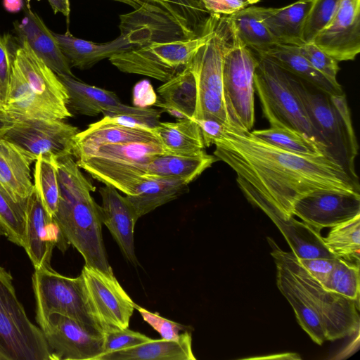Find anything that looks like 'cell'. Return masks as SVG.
<instances>
[{"label": "cell", "mask_w": 360, "mask_h": 360, "mask_svg": "<svg viewBox=\"0 0 360 360\" xmlns=\"http://www.w3.org/2000/svg\"><path fill=\"white\" fill-rule=\"evenodd\" d=\"M32 285L36 298V319L40 328L52 313L69 316L103 333L89 308L82 276L70 278L51 266L35 269Z\"/></svg>", "instance_id": "8fae6325"}, {"label": "cell", "mask_w": 360, "mask_h": 360, "mask_svg": "<svg viewBox=\"0 0 360 360\" xmlns=\"http://www.w3.org/2000/svg\"><path fill=\"white\" fill-rule=\"evenodd\" d=\"M1 236H6V233L5 231V229L2 225V223L0 221V237Z\"/></svg>", "instance_id": "680465c9"}, {"label": "cell", "mask_w": 360, "mask_h": 360, "mask_svg": "<svg viewBox=\"0 0 360 360\" xmlns=\"http://www.w3.org/2000/svg\"><path fill=\"white\" fill-rule=\"evenodd\" d=\"M335 259V257H314L297 258V260L311 277L316 280L321 285H323L327 281L333 270Z\"/></svg>", "instance_id": "7dc6e473"}, {"label": "cell", "mask_w": 360, "mask_h": 360, "mask_svg": "<svg viewBox=\"0 0 360 360\" xmlns=\"http://www.w3.org/2000/svg\"><path fill=\"white\" fill-rule=\"evenodd\" d=\"M227 18L240 40L255 53H265L278 44L260 20L257 6H248Z\"/></svg>", "instance_id": "836d02e7"}, {"label": "cell", "mask_w": 360, "mask_h": 360, "mask_svg": "<svg viewBox=\"0 0 360 360\" xmlns=\"http://www.w3.org/2000/svg\"><path fill=\"white\" fill-rule=\"evenodd\" d=\"M121 1H124V0H121ZM125 1L127 3L130 4L132 6H134V8L139 6L142 2L141 0H125Z\"/></svg>", "instance_id": "6f0895ef"}, {"label": "cell", "mask_w": 360, "mask_h": 360, "mask_svg": "<svg viewBox=\"0 0 360 360\" xmlns=\"http://www.w3.org/2000/svg\"><path fill=\"white\" fill-rule=\"evenodd\" d=\"M312 42L338 62L354 60L360 51V0H342Z\"/></svg>", "instance_id": "ac0fdd59"}, {"label": "cell", "mask_w": 360, "mask_h": 360, "mask_svg": "<svg viewBox=\"0 0 360 360\" xmlns=\"http://www.w3.org/2000/svg\"><path fill=\"white\" fill-rule=\"evenodd\" d=\"M191 333L184 331L178 340H154L129 349L101 355L97 360H195Z\"/></svg>", "instance_id": "f1b7e54d"}, {"label": "cell", "mask_w": 360, "mask_h": 360, "mask_svg": "<svg viewBox=\"0 0 360 360\" xmlns=\"http://www.w3.org/2000/svg\"><path fill=\"white\" fill-rule=\"evenodd\" d=\"M135 309L138 310L143 319L156 330L162 339L167 340H178L181 333V331H186L187 327L165 319L157 313H153L147 309L135 305Z\"/></svg>", "instance_id": "bcb514c9"}, {"label": "cell", "mask_w": 360, "mask_h": 360, "mask_svg": "<svg viewBox=\"0 0 360 360\" xmlns=\"http://www.w3.org/2000/svg\"><path fill=\"white\" fill-rule=\"evenodd\" d=\"M342 0H313L302 34L303 43L312 42L335 15Z\"/></svg>", "instance_id": "b9f144b4"}, {"label": "cell", "mask_w": 360, "mask_h": 360, "mask_svg": "<svg viewBox=\"0 0 360 360\" xmlns=\"http://www.w3.org/2000/svg\"><path fill=\"white\" fill-rule=\"evenodd\" d=\"M13 25L18 39H25L34 53L57 75L75 77L53 32L31 9L29 4L25 7V16L21 22H15Z\"/></svg>", "instance_id": "7402d4cb"}, {"label": "cell", "mask_w": 360, "mask_h": 360, "mask_svg": "<svg viewBox=\"0 0 360 360\" xmlns=\"http://www.w3.org/2000/svg\"><path fill=\"white\" fill-rule=\"evenodd\" d=\"M80 275L91 314L103 333L128 328L136 303L114 274L84 265Z\"/></svg>", "instance_id": "7c38bea8"}, {"label": "cell", "mask_w": 360, "mask_h": 360, "mask_svg": "<svg viewBox=\"0 0 360 360\" xmlns=\"http://www.w3.org/2000/svg\"><path fill=\"white\" fill-rule=\"evenodd\" d=\"M153 132L167 153L193 154L205 148L200 129L193 119L160 122Z\"/></svg>", "instance_id": "d6a6232c"}, {"label": "cell", "mask_w": 360, "mask_h": 360, "mask_svg": "<svg viewBox=\"0 0 360 360\" xmlns=\"http://www.w3.org/2000/svg\"><path fill=\"white\" fill-rule=\"evenodd\" d=\"M250 133L260 140L288 153L302 156L323 155L316 142L307 136L289 128L270 127L250 131Z\"/></svg>", "instance_id": "8d00e7d4"}, {"label": "cell", "mask_w": 360, "mask_h": 360, "mask_svg": "<svg viewBox=\"0 0 360 360\" xmlns=\"http://www.w3.org/2000/svg\"><path fill=\"white\" fill-rule=\"evenodd\" d=\"M161 101L154 105L176 119H193L198 102L197 84L194 74L187 67L158 89Z\"/></svg>", "instance_id": "83f0119b"}, {"label": "cell", "mask_w": 360, "mask_h": 360, "mask_svg": "<svg viewBox=\"0 0 360 360\" xmlns=\"http://www.w3.org/2000/svg\"><path fill=\"white\" fill-rule=\"evenodd\" d=\"M1 93H0V109H1Z\"/></svg>", "instance_id": "91938a15"}, {"label": "cell", "mask_w": 360, "mask_h": 360, "mask_svg": "<svg viewBox=\"0 0 360 360\" xmlns=\"http://www.w3.org/2000/svg\"><path fill=\"white\" fill-rule=\"evenodd\" d=\"M217 160L204 150L193 154L164 153L148 162L146 176L180 179L191 183Z\"/></svg>", "instance_id": "4dcf8cb0"}, {"label": "cell", "mask_w": 360, "mask_h": 360, "mask_svg": "<svg viewBox=\"0 0 360 360\" xmlns=\"http://www.w3.org/2000/svg\"><path fill=\"white\" fill-rule=\"evenodd\" d=\"M323 240L336 257L359 264L360 214L331 227Z\"/></svg>", "instance_id": "d590c367"}, {"label": "cell", "mask_w": 360, "mask_h": 360, "mask_svg": "<svg viewBox=\"0 0 360 360\" xmlns=\"http://www.w3.org/2000/svg\"><path fill=\"white\" fill-rule=\"evenodd\" d=\"M360 214L359 192L321 189L295 201L292 215L314 231L333 227Z\"/></svg>", "instance_id": "9a60e30c"}, {"label": "cell", "mask_w": 360, "mask_h": 360, "mask_svg": "<svg viewBox=\"0 0 360 360\" xmlns=\"http://www.w3.org/2000/svg\"><path fill=\"white\" fill-rule=\"evenodd\" d=\"M263 55L314 88L330 95L345 94L340 84H335L295 51L292 46L277 44Z\"/></svg>", "instance_id": "1f68e13d"}, {"label": "cell", "mask_w": 360, "mask_h": 360, "mask_svg": "<svg viewBox=\"0 0 360 360\" xmlns=\"http://www.w3.org/2000/svg\"><path fill=\"white\" fill-rule=\"evenodd\" d=\"M0 360H53L41 329L27 317L11 276L1 266Z\"/></svg>", "instance_id": "30bf717a"}, {"label": "cell", "mask_w": 360, "mask_h": 360, "mask_svg": "<svg viewBox=\"0 0 360 360\" xmlns=\"http://www.w3.org/2000/svg\"><path fill=\"white\" fill-rule=\"evenodd\" d=\"M271 255L297 288L307 304L317 314L326 340L354 335L359 329V302L325 289L299 263L291 252L282 250L271 238Z\"/></svg>", "instance_id": "277c9868"}, {"label": "cell", "mask_w": 360, "mask_h": 360, "mask_svg": "<svg viewBox=\"0 0 360 360\" xmlns=\"http://www.w3.org/2000/svg\"><path fill=\"white\" fill-rule=\"evenodd\" d=\"M56 166L60 199L53 219L68 243L82 255L86 266L112 274L103 240L99 205L91 195L95 186L72 155L56 158Z\"/></svg>", "instance_id": "7a4b0ae2"}, {"label": "cell", "mask_w": 360, "mask_h": 360, "mask_svg": "<svg viewBox=\"0 0 360 360\" xmlns=\"http://www.w3.org/2000/svg\"><path fill=\"white\" fill-rule=\"evenodd\" d=\"M231 29L222 65L223 99L229 131L246 133L255 123L254 76L258 58L231 25Z\"/></svg>", "instance_id": "8992f818"}, {"label": "cell", "mask_w": 360, "mask_h": 360, "mask_svg": "<svg viewBox=\"0 0 360 360\" xmlns=\"http://www.w3.org/2000/svg\"><path fill=\"white\" fill-rule=\"evenodd\" d=\"M14 122V120L0 109V137Z\"/></svg>", "instance_id": "9f6ffc18"}, {"label": "cell", "mask_w": 360, "mask_h": 360, "mask_svg": "<svg viewBox=\"0 0 360 360\" xmlns=\"http://www.w3.org/2000/svg\"><path fill=\"white\" fill-rule=\"evenodd\" d=\"M209 14L229 15L252 6L260 0H201Z\"/></svg>", "instance_id": "c3c4849f"}, {"label": "cell", "mask_w": 360, "mask_h": 360, "mask_svg": "<svg viewBox=\"0 0 360 360\" xmlns=\"http://www.w3.org/2000/svg\"><path fill=\"white\" fill-rule=\"evenodd\" d=\"M53 360H97L104 352V333L59 313L41 327Z\"/></svg>", "instance_id": "5bb4252c"}, {"label": "cell", "mask_w": 360, "mask_h": 360, "mask_svg": "<svg viewBox=\"0 0 360 360\" xmlns=\"http://www.w3.org/2000/svg\"><path fill=\"white\" fill-rule=\"evenodd\" d=\"M161 113L162 110L148 108L146 111L141 113L103 116L101 120L129 128L153 131L160 122Z\"/></svg>", "instance_id": "ee69618b"}, {"label": "cell", "mask_w": 360, "mask_h": 360, "mask_svg": "<svg viewBox=\"0 0 360 360\" xmlns=\"http://www.w3.org/2000/svg\"><path fill=\"white\" fill-rule=\"evenodd\" d=\"M313 0H298L282 8L257 6L260 20L279 44L300 46L304 23Z\"/></svg>", "instance_id": "d4e9b609"}, {"label": "cell", "mask_w": 360, "mask_h": 360, "mask_svg": "<svg viewBox=\"0 0 360 360\" xmlns=\"http://www.w3.org/2000/svg\"><path fill=\"white\" fill-rule=\"evenodd\" d=\"M148 142H160L152 131L129 128L101 120L76 134L72 156L77 160L108 144Z\"/></svg>", "instance_id": "603a6c76"}, {"label": "cell", "mask_w": 360, "mask_h": 360, "mask_svg": "<svg viewBox=\"0 0 360 360\" xmlns=\"http://www.w3.org/2000/svg\"><path fill=\"white\" fill-rule=\"evenodd\" d=\"M214 145V155L226 163L242 184L285 218L297 200L316 190L359 193V184L324 155L302 156L277 148L246 133L226 130Z\"/></svg>", "instance_id": "6da1fadb"}, {"label": "cell", "mask_w": 360, "mask_h": 360, "mask_svg": "<svg viewBox=\"0 0 360 360\" xmlns=\"http://www.w3.org/2000/svg\"><path fill=\"white\" fill-rule=\"evenodd\" d=\"M4 8L9 13H17L23 7V0H3Z\"/></svg>", "instance_id": "11a10c76"}, {"label": "cell", "mask_w": 360, "mask_h": 360, "mask_svg": "<svg viewBox=\"0 0 360 360\" xmlns=\"http://www.w3.org/2000/svg\"><path fill=\"white\" fill-rule=\"evenodd\" d=\"M151 340V338L139 332L129 330L128 328L108 331L104 333V352L103 354L129 349Z\"/></svg>", "instance_id": "f6af8a7d"}, {"label": "cell", "mask_w": 360, "mask_h": 360, "mask_svg": "<svg viewBox=\"0 0 360 360\" xmlns=\"http://www.w3.org/2000/svg\"><path fill=\"white\" fill-rule=\"evenodd\" d=\"M209 15L200 36L167 42H154L112 55L108 59L120 71L147 76L165 82L188 67L198 49L210 38Z\"/></svg>", "instance_id": "9c48e42d"}, {"label": "cell", "mask_w": 360, "mask_h": 360, "mask_svg": "<svg viewBox=\"0 0 360 360\" xmlns=\"http://www.w3.org/2000/svg\"><path fill=\"white\" fill-rule=\"evenodd\" d=\"M170 16L187 39L200 36L209 16L201 0H162Z\"/></svg>", "instance_id": "74e56055"}, {"label": "cell", "mask_w": 360, "mask_h": 360, "mask_svg": "<svg viewBox=\"0 0 360 360\" xmlns=\"http://www.w3.org/2000/svg\"><path fill=\"white\" fill-rule=\"evenodd\" d=\"M78 129L63 120L19 119L1 135L35 161L40 156L72 155Z\"/></svg>", "instance_id": "4fadbf2b"}, {"label": "cell", "mask_w": 360, "mask_h": 360, "mask_svg": "<svg viewBox=\"0 0 360 360\" xmlns=\"http://www.w3.org/2000/svg\"><path fill=\"white\" fill-rule=\"evenodd\" d=\"M212 33L193 56L189 68L195 77L198 102L193 119L213 118L228 127L222 92V65L231 39L227 15L211 13Z\"/></svg>", "instance_id": "5b68a950"}, {"label": "cell", "mask_w": 360, "mask_h": 360, "mask_svg": "<svg viewBox=\"0 0 360 360\" xmlns=\"http://www.w3.org/2000/svg\"><path fill=\"white\" fill-rule=\"evenodd\" d=\"M35 160L0 137V185L17 202L27 203L34 189L30 165Z\"/></svg>", "instance_id": "cb8c5ba5"}, {"label": "cell", "mask_w": 360, "mask_h": 360, "mask_svg": "<svg viewBox=\"0 0 360 360\" xmlns=\"http://www.w3.org/2000/svg\"><path fill=\"white\" fill-rule=\"evenodd\" d=\"M34 186L45 208L53 217L57 212L60 199L56 158L40 156L36 160Z\"/></svg>", "instance_id": "f35d334b"}, {"label": "cell", "mask_w": 360, "mask_h": 360, "mask_svg": "<svg viewBox=\"0 0 360 360\" xmlns=\"http://www.w3.org/2000/svg\"><path fill=\"white\" fill-rule=\"evenodd\" d=\"M13 65V57L8 48L7 40L0 36V93L1 107L5 99Z\"/></svg>", "instance_id": "681fc988"}, {"label": "cell", "mask_w": 360, "mask_h": 360, "mask_svg": "<svg viewBox=\"0 0 360 360\" xmlns=\"http://www.w3.org/2000/svg\"><path fill=\"white\" fill-rule=\"evenodd\" d=\"M99 193L102 223L110 231L125 259L136 265L138 262L134 251V230L139 218L126 196L121 195L114 187L105 185L99 188Z\"/></svg>", "instance_id": "44dd1931"}, {"label": "cell", "mask_w": 360, "mask_h": 360, "mask_svg": "<svg viewBox=\"0 0 360 360\" xmlns=\"http://www.w3.org/2000/svg\"><path fill=\"white\" fill-rule=\"evenodd\" d=\"M68 94L67 107L73 114L103 116L141 113L148 108L129 106L122 103L112 91L86 84L75 77L58 75Z\"/></svg>", "instance_id": "ffe728a7"}, {"label": "cell", "mask_w": 360, "mask_h": 360, "mask_svg": "<svg viewBox=\"0 0 360 360\" xmlns=\"http://www.w3.org/2000/svg\"><path fill=\"white\" fill-rule=\"evenodd\" d=\"M60 51L68 60L71 68L88 69L99 61L112 55L134 48L120 34L114 40L105 43H96L73 36L68 30L65 33L53 32Z\"/></svg>", "instance_id": "484cf974"}, {"label": "cell", "mask_w": 360, "mask_h": 360, "mask_svg": "<svg viewBox=\"0 0 360 360\" xmlns=\"http://www.w3.org/2000/svg\"><path fill=\"white\" fill-rule=\"evenodd\" d=\"M247 199L260 208L276 224L299 259L335 256L325 245L320 233L293 217L285 218L264 198L242 184H238Z\"/></svg>", "instance_id": "d6986e66"}, {"label": "cell", "mask_w": 360, "mask_h": 360, "mask_svg": "<svg viewBox=\"0 0 360 360\" xmlns=\"http://www.w3.org/2000/svg\"><path fill=\"white\" fill-rule=\"evenodd\" d=\"M198 124L205 147L213 145L214 142L223 137L227 126L213 118L193 119Z\"/></svg>", "instance_id": "f907efd6"}, {"label": "cell", "mask_w": 360, "mask_h": 360, "mask_svg": "<svg viewBox=\"0 0 360 360\" xmlns=\"http://www.w3.org/2000/svg\"><path fill=\"white\" fill-rule=\"evenodd\" d=\"M70 244L58 224L45 208L34 188L28 197L24 248L35 269L50 267L55 246L64 252Z\"/></svg>", "instance_id": "e0dca14e"}, {"label": "cell", "mask_w": 360, "mask_h": 360, "mask_svg": "<svg viewBox=\"0 0 360 360\" xmlns=\"http://www.w3.org/2000/svg\"><path fill=\"white\" fill-rule=\"evenodd\" d=\"M292 85L309 119L322 153L339 165L355 181L358 144L345 94L330 95L292 74Z\"/></svg>", "instance_id": "3957f363"}, {"label": "cell", "mask_w": 360, "mask_h": 360, "mask_svg": "<svg viewBox=\"0 0 360 360\" xmlns=\"http://www.w3.org/2000/svg\"><path fill=\"white\" fill-rule=\"evenodd\" d=\"M292 47L332 82L338 84L337 75L340 68L338 60L313 42L303 43L300 46H292Z\"/></svg>", "instance_id": "7bdbcfd3"}, {"label": "cell", "mask_w": 360, "mask_h": 360, "mask_svg": "<svg viewBox=\"0 0 360 360\" xmlns=\"http://www.w3.org/2000/svg\"><path fill=\"white\" fill-rule=\"evenodd\" d=\"M142 4H145L146 6H148L151 8H157L160 11H161L162 13H163L165 15L170 18L172 20H173L174 22H176L173 18L170 16L169 13H168L165 5L162 0H141Z\"/></svg>", "instance_id": "db71d44e"}, {"label": "cell", "mask_w": 360, "mask_h": 360, "mask_svg": "<svg viewBox=\"0 0 360 360\" xmlns=\"http://www.w3.org/2000/svg\"><path fill=\"white\" fill-rule=\"evenodd\" d=\"M255 54V89L270 126L295 130L316 143L307 112L293 89L292 74L266 56Z\"/></svg>", "instance_id": "ba28073f"}, {"label": "cell", "mask_w": 360, "mask_h": 360, "mask_svg": "<svg viewBox=\"0 0 360 360\" xmlns=\"http://www.w3.org/2000/svg\"><path fill=\"white\" fill-rule=\"evenodd\" d=\"M1 109L14 120H60L53 111L37 98L13 60L9 84Z\"/></svg>", "instance_id": "f546056e"}, {"label": "cell", "mask_w": 360, "mask_h": 360, "mask_svg": "<svg viewBox=\"0 0 360 360\" xmlns=\"http://www.w3.org/2000/svg\"><path fill=\"white\" fill-rule=\"evenodd\" d=\"M164 153L160 142L108 144L76 162L94 179L129 195L146 176L148 162Z\"/></svg>", "instance_id": "52a82bcc"}, {"label": "cell", "mask_w": 360, "mask_h": 360, "mask_svg": "<svg viewBox=\"0 0 360 360\" xmlns=\"http://www.w3.org/2000/svg\"><path fill=\"white\" fill-rule=\"evenodd\" d=\"M277 286L292 307L297 320L302 328L311 340L321 345L326 340L325 332L317 314L307 304L297 288L283 267L276 263Z\"/></svg>", "instance_id": "e575fe53"}, {"label": "cell", "mask_w": 360, "mask_h": 360, "mask_svg": "<svg viewBox=\"0 0 360 360\" xmlns=\"http://www.w3.org/2000/svg\"><path fill=\"white\" fill-rule=\"evenodd\" d=\"M54 13H60L66 17L70 14V4L68 0H48Z\"/></svg>", "instance_id": "f5cc1de1"}, {"label": "cell", "mask_w": 360, "mask_h": 360, "mask_svg": "<svg viewBox=\"0 0 360 360\" xmlns=\"http://www.w3.org/2000/svg\"><path fill=\"white\" fill-rule=\"evenodd\" d=\"M321 285L328 290L359 302V264L335 257L333 270Z\"/></svg>", "instance_id": "60d3db41"}, {"label": "cell", "mask_w": 360, "mask_h": 360, "mask_svg": "<svg viewBox=\"0 0 360 360\" xmlns=\"http://www.w3.org/2000/svg\"><path fill=\"white\" fill-rule=\"evenodd\" d=\"M27 203L15 200L0 185V221L6 237L15 244L24 247Z\"/></svg>", "instance_id": "ab89813d"}, {"label": "cell", "mask_w": 360, "mask_h": 360, "mask_svg": "<svg viewBox=\"0 0 360 360\" xmlns=\"http://www.w3.org/2000/svg\"><path fill=\"white\" fill-rule=\"evenodd\" d=\"M189 182L180 179L145 176L125 195L139 218L188 191Z\"/></svg>", "instance_id": "4316f807"}, {"label": "cell", "mask_w": 360, "mask_h": 360, "mask_svg": "<svg viewBox=\"0 0 360 360\" xmlns=\"http://www.w3.org/2000/svg\"><path fill=\"white\" fill-rule=\"evenodd\" d=\"M157 100V95L148 80L143 79L135 84L133 89L134 106L149 108L154 105Z\"/></svg>", "instance_id": "816d5d0a"}, {"label": "cell", "mask_w": 360, "mask_h": 360, "mask_svg": "<svg viewBox=\"0 0 360 360\" xmlns=\"http://www.w3.org/2000/svg\"><path fill=\"white\" fill-rule=\"evenodd\" d=\"M11 53L22 76L37 98L60 120L72 117L67 104L68 94L58 75L39 58L23 39Z\"/></svg>", "instance_id": "2e32d148"}]
</instances>
